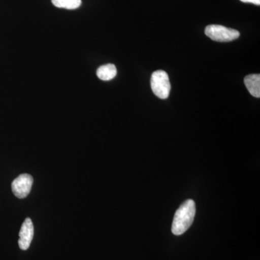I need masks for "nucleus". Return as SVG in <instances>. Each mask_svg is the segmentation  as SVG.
Wrapping results in <instances>:
<instances>
[{
  "mask_svg": "<svg viewBox=\"0 0 260 260\" xmlns=\"http://www.w3.org/2000/svg\"><path fill=\"white\" fill-rule=\"evenodd\" d=\"M196 206L192 200H186L176 212L173 220L172 231L174 235L185 233L194 221Z\"/></svg>",
  "mask_w": 260,
  "mask_h": 260,
  "instance_id": "1",
  "label": "nucleus"
},
{
  "mask_svg": "<svg viewBox=\"0 0 260 260\" xmlns=\"http://www.w3.org/2000/svg\"><path fill=\"white\" fill-rule=\"evenodd\" d=\"M150 85L153 93L159 99H166L170 94L171 83L169 75L164 70H157L152 74Z\"/></svg>",
  "mask_w": 260,
  "mask_h": 260,
  "instance_id": "2",
  "label": "nucleus"
},
{
  "mask_svg": "<svg viewBox=\"0 0 260 260\" xmlns=\"http://www.w3.org/2000/svg\"><path fill=\"white\" fill-rule=\"evenodd\" d=\"M205 32L207 37L218 42H232L240 36V32L238 30L219 25H208L205 28Z\"/></svg>",
  "mask_w": 260,
  "mask_h": 260,
  "instance_id": "3",
  "label": "nucleus"
},
{
  "mask_svg": "<svg viewBox=\"0 0 260 260\" xmlns=\"http://www.w3.org/2000/svg\"><path fill=\"white\" fill-rule=\"evenodd\" d=\"M34 179L28 174H23L19 176L12 183V190L15 197L19 199L26 198L31 190Z\"/></svg>",
  "mask_w": 260,
  "mask_h": 260,
  "instance_id": "4",
  "label": "nucleus"
},
{
  "mask_svg": "<svg viewBox=\"0 0 260 260\" xmlns=\"http://www.w3.org/2000/svg\"><path fill=\"white\" fill-rule=\"evenodd\" d=\"M34 235V227L31 219L27 218L23 222L19 233L18 245L22 250H27L30 246Z\"/></svg>",
  "mask_w": 260,
  "mask_h": 260,
  "instance_id": "5",
  "label": "nucleus"
},
{
  "mask_svg": "<svg viewBox=\"0 0 260 260\" xmlns=\"http://www.w3.org/2000/svg\"><path fill=\"white\" fill-rule=\"evenodd\" d=\"M244 84L249 93L255 98L260 97V75H249L244 78Z\"/></svg>",
  "mask_w": 260,
  "mask_h": 260,
  "instance_id": "6",
  "label": "nucleus"
},
{
  "mask_svg": "<svg viewBox=\"0 0 260 260\" xmlns=\"http://www.w3.org/2000/svg\"><path fill=\"white\" fill-rule=\"evenodd\" d=\"M96 74L98 78L104 81H109L114 79L117 74V70L115 65L113 64H107L103 65L97 70Z\"/></svg>",
  "mask_w": 260,
  "mask_h": 260,
  "instance_id": "7",
  "label": "nucleus"
},
{
  "mask_svg": "<svg viewBox=\"0 0 260 260\" xmlns=\"http://www.w3.org/2000/svg\"><path fill=\"white\" fill-rule=\"evenodd\" d=\"M53 5L56 8L75 10L81 5V0H51Z\"/></svg>",
  "mask_w": 260,
  "mask_h": 260,
  "instance_id": "8",
  "label": "nucleus"
},
{
  "mask_svg": "<svg viewBox=\"0 0 260 260\" xmlns=\"http://www.w3.org/2000/svg\"><path fill=\"white\" fill-rule=\"evenodd\" d=\"M240 1L243 2V3H251V4L256 5H260V0H240Z\"/></svg>",
  "mask_w": 260,
  "mask_h": 260,
  "instance_id": "9",
  "label": "nucleus"
}]
</instances>
